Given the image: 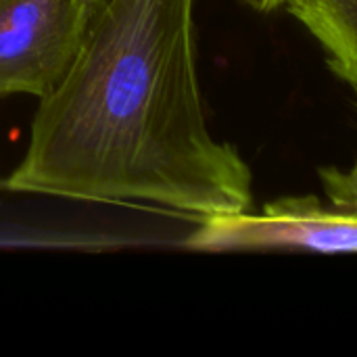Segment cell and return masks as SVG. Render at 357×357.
Listing matches in <instances>:
<instances>
[{
	"label": "cell",
	"mask_w": 357,
	"mask_h": 357,
	"mask_svg": "<svg viewBox=\"0 0 357 357\" xmlns=\"http://www.w3.org/2000/svg\"><path fill=\"white\" fill-rule=\"evenodd\" d=\"M195 0H105L40 98L8 192L136 203L201 222L251 211V169L205 119Z\"/></svg>",
	"instance_id": "1"
},
{
	"label": "cell",
	"mask_w": 357,
	"mask_h": 357,
	"mask_svg": "<svg viewBox=\"0 0 357 357\" xmlns=\"http://www.w3.org/2000/svg\"><path fill=\"white\" fill-rule=\"evenodd\" d=\"M94 0H0V98H44L73 65Z\"/></svg>",
	"instance_id": "2"
},
{
	"label": "cell",
	"mask_w": 357,
	"mask_h": 357,
	"mask_svg": "<svg viewBox=\"0 0 357 357\" xmlns=\"http://www.w3.org/2000/svg\"><path fill=\"white\" fill-rule=\"evenodd\" d=\"M186 245L203 251L357 253V215L326 207L316 197H282L268 203L261 213L205 220Z\"/></svg>",
	"instance_id": "3"
},
{
	"label": "cell",
	"mask_w": 357,
	"mask_h": 357,
	"mask_svg": "<svg viewBox=\"0 0 357 357\" xmlns=\"http://www.w3.org/2000/svg\"><path fill=\"white\" fill-rule=\"evenodd\" d=\"M287 8L320 42L333 71L357 88V0H291Z\"/></svg>",
	"instance_id": "4"
},
{
	"label": "cell",
	"mask_w": 357,
	"mask_h": 357,
	"mask_svg": "<svg viewBox=\"0 0 357 357\" xmlns=\"http://www.w3.org/2000/svg\"><path fill=\"white\" fill-rule=\"evenodd\" d=\"M356 96H357V88ZM320 182L328 205L341 213L357 215V161L351 169H337V167H322Z\"/></svg>",
	"instance_id": "5"
},
{
	"label": "cell",
	"mask_w": 357,
	"mask_h": 357,
	"mask_svg": "<svg viewBox=\"0 0 357 357\" xmlns=\"http://www.w3.org/2000/svg\"><path fill=\"white\" fill-rule=\"evenodd\" d=\"M247 2L253 4V6L259 8V10H274V8L287 6L291 0H247Z\"/></svg>",
	"instance_id": "6"
},
{
	"label": "cell",
	"mask_w": 357,
	"mask_h": 357,
	"mask_svg": "<svg viewBox=\"0 0 357 357\" xmlns=\"http://www.w3.org/2000/svg\"><path fill=\"white\" fill-rule=\"evenodd\" d=\"M102 2H105V0H94V4H96V6H100Z\"/></svg>",
	"instance_id": "7"
}]
</instances>
